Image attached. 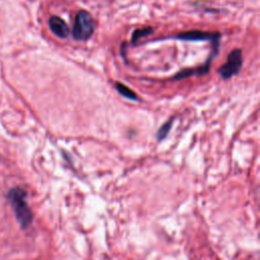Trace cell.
<instances>
[{
    "instance_id": "5",
    "label": "cell",
    "mask_w": 260,
    "mask_h": 260,
    "mask_svg": "<svg viewBox=\"0 0 260 260\" xmlns=\"http://www.w3.org/2000/svg\"><path fill=\"white\" fill-rule=\"evenodd\" d=\"M49 26L53 34L61 39H65L69 35L68 25L59 16H51L49 19Z\"/></svg>"
},
{
    "instance_id": "2",
    "label": "cell",
    "mask_w": 260,
    "mask_h": 260,
    "mask_svg": "<svg viewBox=\"0 0 260 260\" xmlns=\"http://www.w3.org/2000/svg\"><path fill=\"white\" fill-rule=\"evenodd\" d=\"M93 30L94 22L91 15L85 10H80L75 17L72 37L77 41H86L92 36Z\"/></svg>"
},
{
    "instance_id": "3",
    "label": "cell",
    "mask_w": 260,
    "mask_h": 260,
    "mask_svg": "<svg viewBox=\"0 0 260 260\" xmlns=\"http://www.w3.org/2000/svg\"><path fill=\"white\" fill-rule=\"evenodd\" d=\"M242 51L240 49H235L228 56L226 62L218 69V73L223 79L231 78L239 72V70L242 67Z\"/></svg>"
},
{
    "instance_id": "6",
    "label": "cell",
    "mask_w": 260,
    "mask_h": 260,
    "mask_svg": "<svg viewBox=\"0 0 260 260\" xmlns=\"http://www.w3.org/2000/svg\"><path fill=\"white\" fill-rule=\"evenodd\" d=\"M115 86H116V89L118 90V92H119L120 94H122L123 96H125L126 99L132 100V101H136V100H137L136 93H135L132 89H130L129 87H127L125 84L120 83V82H116Z\"/></svg>"
},
{
    "instance_id": "4",
    "label": "cell",
    "mask_w": 260,
    "mask_h": 260,
    "mask_svg": "<svg viewBox=\"0 0 260 260\" xmlns=\"http://www.w3.org/2000/svg\"><path fill=\"white\" fill-rule=\"evenodd\" d=\"M176 38L183 41H210L212 45H219L220 34L202 30H189L176 36Z\"/></svg>"
},
{
    "instance_id": "8",
    "label": "cell",
    "mask_w": 260,
    "mask_h": 260,
    "mask_svg": "<svg viewBox=\"0 0 260 260\" xmlns=\"http://www.w3.org/2000/svg\"><path fill=\"white\" fill-rule=\"evenodd\" d=\"M172 124H173V119L170 120V121H168L167 123H165V124L159 128V130H158V132H157V137H158L159 140L164 139V138L168 135V133H169L171 127H172Z\"/></svg>"
},
{
    "instance_id": "1",
    "label": "cell",
    "mask_w": 260,
    "mask_h": 260,
    "mask_svg": "<svg viewBox=\"0 0 260 260\" xmlns=\"http://www.w3.org/2000/svg\"><path fill=\"white\" fill-rule=\"evenodd\" d=\"M26 193L20 188H12L8 193V199L19 224L26 229L32 221V213L26 202Z\"/></svg>"
},
{
    "instance_id": "7",
    "label": "cell",
    "mask_w": 260,
    "mask_h": 260,
    "mask_svg": "<svg viewBox=\"0 0 260 260\" xmlns=\"http://www.w3.org/2000/svg\"><path fill=\"white\" fill-rule=\"evenodd\" d=\"M152 32V28L151 27H145V28H141V29H137L134 31L133 36H132V42L135 43L137 40H139L141 37H145L147 35H150Z\"/></svg>"
}]
</instances>
